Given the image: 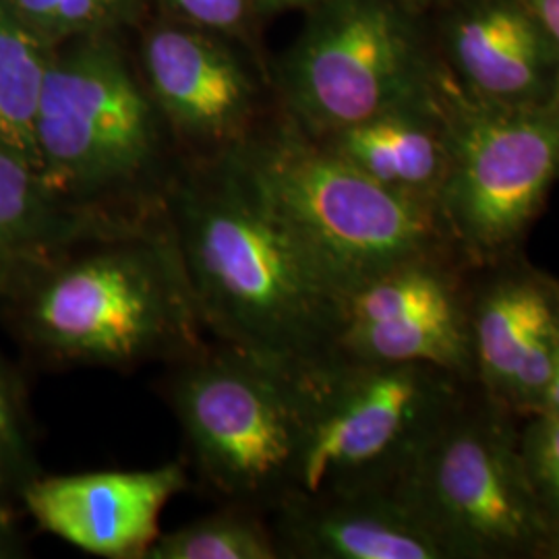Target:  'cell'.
Here are the masks:
<instances>
[{"instance_id": "obj_23", "label": "cell", "mask_w": 559, "mask_h": 559, "mask_svg": "<svg viewBox=\"0 0 559 559\" xmlns=\"http://www.w3.org/2000/svg\"><path fill=\"white\" fill-rule=\"evenodd\" d=\"M522 459L540 500L559 508V417L547 415L533 427Z\"/></svg>"}, {"instance_id": "obj_26", "label": "cell", "mask_w": 559, "mask_h": 559, "mask_svg": "<svg viewBox=\"0 0 559 559\" xmlns=\"http://www.w3.org/2000/svg\"><path fill=\"white\" fill-rule=\"evenodd\" d=\"M20 554V543L9 526V514L0 512V559L13 558Z\"/></svg>"}, {"instance_id": "obj_4", "label": "cell", "mask_w": 559, "mask_h": 559, "mask_svg": "<svg viewBox=\"0 0 559 559\" xmlns=\"http://www.w3.org/2000/svg\"><path fill=\"white\" fill-rule=\"evenodd\" d=\"M302 369L214 342L173 362L168 399L201 480L270 514L297 489L305 440Z\"/></svg>"}, {"instance_id": "obj_27", "label": "cell", "mask_w": 559, "mask_h": 559, "mask_svg": "<svg viewBox=\"0 0 559 559\" xmlns=\"http://www.w3.org/2000/svg\"><path fill=\"white\" fill-rule=\"evenodd\" d=\"M543 406L547 408V415H554L559 417V346L558 355H556V365H554V373H551V380L547 385V394L543 400Z\"/></svg>"}, {"instance_id": "obj_13", "label": "cell", "mask_w": 559, "mask_h": 559, "mask_svg": "<svg viewBox=\"0 0 559 559\" xmlns=\"http://www.w3.org/2000/svg\"><path fill=\"white\" fill-rule=\"evenodd\" d=\"M145 69L162 115L182 138L224 145V154L249 138L253 87L214 41L158 29L145 46Z\"/></svg>"}, {"instance_id": "obj_2", "label": "cell", "mask_w": 559, "mask_h": 559, "mask_svg": "<svg viewBox=\"0 0 559 559\" xmlns=\"http://www.w3.org/2000/svg\"><path fill=\"white\" fill-rule=\"evenodd\" d=\"M9 297L23 338L57 365H173L207 344L164 210L92 228Z\"/></svg>"}, {"instance_id": "obj_1", "label": "cell", "mask_w": 559, "mask_h": 559, "mask_svg": "<svg viewBox=\"0 0 559 559\" xmlns=\"http://www.w3.org/2000/svg\"><path fill=\"white\" fill-rule=\"evenodd\" d=\"M164 212L216 342L290 369L334 353L336 286L228 152L166 193Z\"/></svg>"}, {"instance_id": "obj_28", "label": "cell", "mask_w": 559, "mask_h": 559, "mask_svg": "<svg viewBox=\"0 0 559 559\" xmlns=\"http://www.w3.org/2000/svg\"><path fill=\"white\" fill-rule=\"evenodd\" d=\"M267 9H282V7H295L300 2H309V0H261Z\"/></svg>"}, {"instance_id": "obj_22", "label": "cell", "mask_w": 559, "mask_h": 559, "mask_svg": "<svg viewBox=\"0 0 559 559\" xmlns=\"http://www.w3.org/2000/svg\"><path fill=\"white\" fill-rule=\"evenodd\" d=\"M20 20L38 36L75 34L106 17L119 0H7Z\"/></svg>"}, {"instance_id": "obj_3", "label": "cell", "mask_w": 559, "mask_h": 559, "mask_svg": "<svg viewBox=\"0 0 559 559\" xmlns=\"http://www.w3.org/2000/svg\"><path fill=\"white\" fill-rule=\"evenodd\" d=\"M228 154L295 228L342 300L396 267L427 261L440 237L433 203L371 179L290 120Z\"/></svg>"}, {"instance_id": "obj_25", "label": "cell", "mask_w": 559, "mask_h": 559, "mask_svg": "<svg viewBox=\"0 0 559 559\" xmlns=\"http://www.w3.org/2000/svg\"><path fill=\"white\" fill-rule=\"evenodd\" d=\"M528 2L535 9L545 32L554 41L559 59V0H528Z\"/></svg>"}, {"instance_id": "obj_19", "label": "cell", "mask_w": 559, "mask_h": 559, "mask_svg": "<svg viewBox=\"0 0 559 559\" xmlns=\"http://www.w3.org/2000/svg\"><path fill=\"white\" fill-rule=\"evenodd\" d=\"M556 307L554 297L533 282H512L487 297L477 323V348L487 380L506 390L526 340Z\"/></svg>"}, {"instance_id": "obj_5", "label": "cell", "mask_w": 559, "mask_h": 559, "mask_svg": "<svg viewBox=\"0 0 559 559\" xmlns=\"http://www.w3.org/2000/svg\"><path fill=\"white\" fill-rule=\"evenodd\" d=\"M44 187L87 216L160 212L135 193L158 156V122L122 60L106 46L50 57L36 119Z\"/></svg>"}, {"instance_id": "obj_8", "label": "cell", "mask_w": 559, "mask_h": 559, "mask_svg": "<svg viewBox=\"0 0 559 559\" xmlns=\"http://www.w3.org/2000/svg\"><path fill=\"white\" fill-rule=\"evenodd\" d=\"M425 369L336 353L302 369L305 440L293 493L392 487L425 440L431 402Z\"/></svg>"}, {"instance_id": "obj_11", "label": "cell", "mask_w": 559, "mask_h": 559, "mask_svg": "<svg viewBox=\"0 0 559 559\" xmlns=\"http://www.w3.org/2000/svg\"><path fill=\"white\" fill-rule=\"evenodd\" d=\"M267 520L280 558L438 559L448 551L390 487L290 493Z\"/></svg>"}, {"instance_id": "obj_21", "label": "cell", "mask_w": 559, "mask_h": 559, "mask_svg": "<svg viewBox=\"0 0 559 559\" xmlns=\"http://www.w3.org/2000/svg\"><path fill=\"white\" fill-rule=\"evenodd\" d=\"M559 346V305L537 323L526 340L506 392L526 406L543 404Z\"/></svg>"}, {"instance_id": "obj_29", "label": "cell", "mask_w": 559, "mask_h": 559, "mask_svg": "<svg viewBox=\"0 0 559 559\" xmlns=\"http://www.w3.org/2000/svg\"><path fill=\"white\" fill-rule=\"evenodd\" d=\"M556 551H558V556H559V535H558V545H556Z\"/></svg>"}, {"instance_id": "obj_9", "label": "cell", "mask_w": 559, "mask_h": 559, "mask_svg": "<svg viewBox=\"0 0 559 559\" xmlns=\"http://www.w3.org/2000/svg\"><path fill=\"white\" fill-rule=\"evenodd\" d=\"M445 549L501 556L524 551L545 535L540 498L496 427H460L423 440L390 487Z\"/></svg>"}, {"instance_id": "obj_6", "label": "cell", "mask_w": 559, "mask_h": 559, "mask_svg": "<svg viewBox=\"0 0 559 559\" xmlns=\"http://www.w3.org/2000/svg\"><path fill=\"white\" fill-rule=\"evenodd\" d=\"M280 90L290 122L325 138L436 100L440 75L396 0H323L284 60Z\"/></svg>"}, {"instance_id": "obj_17", "label": "cell", "mask_w": 559, "mask_h": 559, "mask_svg": "<svg viewBox=\"0 0 559 559\" xmlns=\"http://www.w3.org/2000/svg\"><path fill=\"white\" fill-rule=\"evenodd\" d=\"M48 59L41 38L0 0V150L27 158L36 170V119Z\"/></svg>"}, {"instance_id": "obj_10", "label": "cell", "mask_w": 559, "mask_h": 559, "mask_svg": "<svg viewBox=\"0 0 559 559\" xmlns=\"http://www.w3.org/2000/svg\"><path fill=\"white\" fill-rule=\"evenodd\" d=\"M189 485L180 462L152 471L36 477L21 501L46 533L104 559H145L160 514Z\"/></svg>"}, {"instance_id": "obj_7", "label": "cell", "mask_w": 559, "mask_h": 559, "mask_svg": "<svg viewBox=\"0 0 559 559\" xmlns=\"http://www.w3.org/2000/svg\"><path fill=\"white\" fill-rule=\"evenodd\" d=\"M448 168L436 200L441 224L477 258L522 237L559 175V100L500 106L445 92Z\"/></svg>"}, {"instance_id": "obj_24", "label": "cell", "mask_w": 559, "mask_h": 559, "mask_svg": "<svg viewBox=\"0 0 559 559\" xmlns=\"http://www.w3.org/2000/svg\"><path fill=\"white\" fill-rule=\"evenodd\" d=\"M185 17L205 27L230 29L245 17V0H170Z\"/></svg>"}, {"instance_id": "obj_12", "label": "cell", "mask_w": 559, "mask_h": 559, "mask_svg": "<svg viewBox=\"0 0 559 559\" xmlns=\"http://www.w3.org/2000/svg\"><path fill=\"white\" fill-rule=\"evenodd\" d=\"M464 92L500 106L559 100V59L528 0H456L445 23Z\"/></svg>"}, {"instance_id": "obj_14", "label": "cell", "mask_w": 559, "mask_h": 559, "mask_svg": "<svg viewBox=\"0 0 559 559\" xmlns=\"http://www.w3.org/2000/svg\"><path fill=\"white\" fill-rule=\"evenodd\" d=\"M316 140L381 185L436 205L448 168L441 78L436 100L392 110Z\"/></svg>"}, {"instance_id": "obj_16", "label": "cell", "mask_w": 559, "mask_h": 559, "mask_svg": "<svg viewBox=\"0 0 559 559\" xmlns=\"http://www.w3.org/2000/svg\"><path fill=\"white\" fill-rule=\"evenodd\" d=\"M334 353L362 362L459 367L466 355L456 309L342 328Z\"/></svg>"}, {"instance_id": "obj_18", "label": "cell", "mask_w": 559, "mask_h": 559, "mask_svg": "<svg viewBox=\"0 0 559 559\" xmlns=\"http://www.w3.org/2000/svg\"><path fill=\"white\" fill-rule=\"evenodd\" d=\"M145 559H280L267 514L239 503L158 535Z\"/></svg>"}, {"instance_id": "obj_15", "label": "cell", "mask_w": 559, "mask_h": 559, "mask_svg": "<svg viewBox=\"0 0 559 559\" xmlns=\"http://www.w3.org/2000/svg\"><path fill=\"white\" fill-rule=\"evenodd\" d=\"M71 210L41 182L36 166L0 150V297H9L38 265L104 222Z\"/></svg>"}, {"instance_id": "obj_20", "label": "cell", "mask_w": 559, "mask_h": 559, "mask_svg": "<svg viewBox=\"0 0 559 559\" xmlns=\"http://www.w3.org/2000/svg\"><path fill=\"white\" fill-rule=\"evenodd\" d=\"M38 477L20 385L0 362V512L9 514L25 487Z\"/></svg>"}]
</instances>
